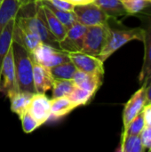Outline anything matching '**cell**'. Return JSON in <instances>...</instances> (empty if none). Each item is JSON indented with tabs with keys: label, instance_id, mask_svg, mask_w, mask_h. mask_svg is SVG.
Returning a JSON list of instances; mask_svg holds the SVG:
<instances>
[{
	"label": "cell",
	"instance_id": "d4e9b609",
	"mask_svg": "<svg viewBox=\"0 0 151 152\" xmlns=\"http://www.w3.org/2000/svg\"><path fill=\"white\" fill-rule=\"evenodd\" d=\"M41 3V2H40ZM43 4V3H41ZM44 5H46L53 13L54 15L59 19V20L69 29L70 27H72L77 21V15L75 14V12L73 11H63V10H60L57 9L50 4H43Z\"/></svg>",
	"mask_w": 151,
	"mask_h": 152
},
{
	"label": "cell",
	"instance_id": "277c9868",
	"mask_svg": "<svg viewBox=\"0 0 151 152\" xmlns=\"http://www.w3.org/2000/svg\"><path fill=\"white\" fill-rule=\"evenodd\" d=\"M30 56L32 61L47 68H53L59 64L70 61L68 52L44 43H41L30 53Z\"/></svg>",
	"mask_w": 151,
	"mask_h": 152
},
{
	"label": "cell",
	"instance_id": "ffe728a7",
	"mask_svg": "<svg viewBox=\"0 0 151 152\" xmlns=\"http://www.w3.org/2000/svg\"><path fill=\"white\" fill-rule=\"evenodd\" d=\"M94 3L101 7L110 19L128 15L121 0H94Z\"/></svg>",
	"mask_w": 151,
	"mask_h": 152
},
{
	"label": "cell",
	"instance_id": "9c48e42d",
	"mask_svg": "<svg viewBox=\"0 0 151 152\" xmlns=\"http://www.w3.org/2000/svg\"><path fill=\"white\" fill-rule=\"evenodd\" d=\"M86 29V26L77 21L72 27L68 29L64 38L59 42L60 48L68 53L81 52Z\"/></svg>",
	"mask_w": 151,
	"mask_h": 152
},
{
	"label": "cell",
	"instance_id": "3957f363",
	"mask_svg": "<svg viewBox=\"0 0 151 152\" xmlns=\"http://www.w3.org/2000/svg\"><path fill=\"white\" fill-rule=\"evenodd\" d=\"M109 29V23L87 27L81 52L98 57L107 42Z\"/></svg>",
	"mask_w": 151,
	"mask_h": 152
},
{
	"label": "cell",
	"instance_id": "5b68a950",
	"mask_svg": "<svg viewBox=\"0 0 151 152\" xmlns=\"http://www.w3.org/2000/svg\"><path fill=\"white\" fill-rule=\"evenodd\" d=\"M73 12L77 15V21L86 27L108 24L110 19L109 15L94 2L76 4Z\"/></svg>",
	"mask_w": 151,
	"mask_h": 152
},
{
	"label": "cell",
	"instance_id": "4fadbf2b",
	"mask_svg": "<svg viewBox=\"0 0 151 152\" xmlns=\"http://www.w3.org/2000/svg\"><path fill=\"white\" fill-rule=\"evenodd\" d=\"M53 81L50 68L33 61V83L36 93L44 94L53 87Z\"/></svg>",
	"mask_w": 151,
	"mask_h": 152
},
{
	"label": "cell",
	"instance_id": "7402d4cb",
	"mask_svg": "<svg viewBox=\"0 0 151 152\" xmlns=\"http://www.w3.org/2000/svg\"><path fill=\"white\" fill-rule=\"evenodd\" d=\"M50 71L54 79H73L77 68L73 62L68 61L50 68Z\"/></svg>",
	"mask_w": 151,
	"mask_h": 152
},
{
	"label": "cell",
	"instance_id": "f546056e",
	"mask_svg": "<svg viewBox=\"0 0 151 152\" xmlns=\"http://www.w3.org/2000/svg\"><path fill=\"white\" fill-rule=\"evenodd\" d=\"M141 136L145 149L151 151V126H145L143 131L141 134Z\"/></svg>",
	"mask_w": 151,
	"mask_h": 152
},
{
	"label": "cell",
	"instance_id": "836d02e7",
	"mask_svg": "<svg viewBox=\"0 0 151 152\" xmlns=\"http://www.w3.org/2000/svg\"><path fill=\"white\" fill-rule=\"evenodd\" d=\"M20 3L21 5H26V4H29L32 3H36L38 0H17Z\"/></svg>",
	"mask_w": 151,
	"mask_h": 152
},
{
	"label": "cell",
	"instance_id": "7c38bea8",
	"mask_svg": "<svg viewBox=\"0 0 151 152\" xmlns=\"http://www.w3.org/2000/svg\"><path fill=\"white\" fill-rule=\"evenodd\" d=\"M12 41L20 45L29 53H32L42 43L39 37L36 33L32 32L31 30L26 28H23L18 25L16 21H15L14 28H13Z\"/></svg>",
	"mask_w": 151,
	"mask_h": 152
},
{
	"label": "cell",
	"instance_id": "4dcf8cb0",
	"mask_svg": "<svg viewBox=\"0 0 151 152\" xmlns=\"http://www.w3.org/2000/svg\"><path fill=\"white\" fill-rule=\"evenodd\" d=\"M142 112L145 119V126H151V103L146 104L144 106Z\"/></svg>",
	"mask_w": 151,
	"mask_h": 152
},
{
	"label": "cell",
	"instance_id": "5bb4252c",
	"mask_svg": "<svg viewBox=\"0 0 151 152\" xmlns=\"http://www.w3.org/2000/svg\"><path fill=\"white\" fill-rule=\"evenodd\" d=\"M102 75L88 74L79 69H77L72 80L76 86L87 90L95 94V93L98 91V89L102 84Z\"/></svg>",
	"mask_w": 151,
	"mask_h": 152
},
{
	"label": "cell",
	"instance_id": "ba28073f",
	"mask_svg": "<svg viewBox=\"0 0 151 152\" xmlns=\"http://www.w3.org/2000/svg\"><path fill=\"white\" fill-rule=\"evenodd\" d=\"M146 83L142 84L141 88L138 89L125 104L123 110L124 129L138 114L142 111L144 106L146 105Z\"/></svg>",
	"mask_w": 151,
	"mask_h": 152
},
{
	"label": "cell",
	"instance_id": "d590c367",
	"mask_svg": "<svg viewBox=\"0 0 151 152\" xmlns=\"http://www.w3.org/2000/svg\"><path fill=\"white\" fill-rule=\"evenodd\" d=\"M3 2V0H0V4H1V3Z\"/></svg>",
	"mask_w": 151,
	"mask_h": 152
},
{
	"label": "cell",
	"instance_id": "d6a6232c",
	"mask_svg": "<svg viewBox=\"0 0 151 152\" xmlns=\"http://www.w3.org/2000/svg\"><path fill=\"white\" fill-rule=\"evenodd\" d=\"M70 3H72L73 4H88V3H92L94 2V0H67Z\"/></svg>",
	"mask_w": 151,
	"mask_h": 152
},
{
	"label": "cell",
	"instance_id": "484cf974",
	"mask_svg": "<svg viewBox=\"0 0 151 152\" xmlns=\"http://www.w3.org/2000/svg\"><path fill=\"white\" fill-rule=\"evenodd\" d=\"M144 127H145V119H144L143 112L142 111L129 123V125L125 129H123L122 136L140 135L143 131Z\"/></svg>",
	"mask_w": 151,
	"mask_h": 152
},
{
	"label": "cell",
	"instance_id": "1f68e13d",
	"mask_svg": "<svg viewBox=\"0 0 151 152\" xmlns=\"http://www.w3.org/2000/svg\"><path fill=\"white\" fill-rule=\"evenodd\" d=\"M151 103V79L146 86V104Z\"/></svg>",
	"mask_w": 151,
	"mask_h": 152
},
{
	"label": "cell",
	"instance_id": "ac0fdd59",
	"mask_svg": "<svg viewBox=\"0 0 151 152\" xmlns=\"http://www.w3.org/2000/svg\"><path fill=\"white\" fill-rule=\"evenodd\" d=\"M14 24H15V17L9 20V21L4 25V28L0 33V69L5 54L7 53V52L12 46Z\"/></svg>",
	"mask_w": 151,
	"mask_h": 152
},
{
	"label": "cell",
	"instance_id": "603a6c76",
	"mask_svg": "<svg viewBox=\"0 0 151 152\" xmlns=\"http://www.w3.org/2000/svg\"><path fill=\"white\" fill-rule=\"evenodd\" d=\"M72 79H54L53 84V98L68 96L75 88Z\"/></svg>",
	"mask_w": 151,
	"mask_h": 152
},
{
	"label": "cell",
	"instance_id": "e0dca14e",
	"mask_svg": "<svg viewBox=\"0 0 151 152\" xmlns=\"http://www.w3.org/2000/svg\"><path fill=\"white\" fill-rule=\"evenodd\" d=\"M34 93L30 92H16L10 97L11 110L13 113L17 114L19 117L28 110L29 102L32 99Z\"/></svg>",
	"mask_w": 151,
	"mask_h": 152
},
{
	"label": "cell",
	"instance_id": "83f0119b",
	"mask_svg": "<svg viewBox=\"0 0 151 152\" xmlns=\"http://www.w3.org/2000/svg\"><path fill=\"white\" fill-rule=\"evenodd\" d=\"M20 118L21 121L22 130L25 134H30L38 126H40V124L28 112V110L22 113L20 116Z\"/></svg>",
	"mask_w": 151,
	"mask_h": 152
},
{
	"label": "cell",
	"instance_id": "f1b7e54d",
	"mask_svg": "<svg viewBox=\"0 0 151 152\" xmlns=\"http://www.w3.org/2000/svg\"><path fill=\"white\" fill-rule=\"evenodd\" d=\"M43 4H50L57 9L63 11H73L75 4L67 0H38Z\"/></svg>",
	"mask_w": 151,
	"mask_h": 152
},
{
	"label": "cell",
	"instance_id": "8992f818",
	"mask_svg": "<svg viewBox=\"0 0 151 152\" xmlns=\"http://www.w3.org/2000/svg\"><path fill=\"white\" fill-rule=\"evenodd\" d=\"M0 92H3L7 97H10L14 93L19 92L16 82L15 66L12 46L5 54L2 62L0 72Z\"/></svg>",
	"mask_w": 151,
	"mask_h": 152
},
{
	"label": "cell",
	"instance_id": "4316f807",
	"mask_svg": "<svg viewBox=\"0 0 151 152\" xmlns=\"http://www.w3.org/2000/svg\"><path fill=\"white\" fill-rule=\"evenodd\" d=\"M121 2L128 15L136 14L150 4L146 0H121Z\"/></svg>",
	"mask_w": 151,
	"mask_h": 152
},
{
	"label": "cell",
	"instance_id": "52a82bcc",
	"mask_svg": "<svg viewBox=\"0 0 151 152\" xmlns=\"http://www.w3.org/2000/svg\"><path fill=\"white\" fill-rule=\"evenodd\" d=\"M69 60L76 66L77 69L88 74L104 75L103 61L98 57L85 53L83 52L69 53Z\"/></svg>",
	"mask_w": 151,
	"mask_h": 152
},
{
	"label": "cell",
	"instance_id": "7a4b0ae2",
	"mask_svg": "<svg viewBox=\"0 0 151 152\" xmlns=\"http://www.w3.org/2000/svg\"><path fill=\"white\" fill-rule=\"evenodd\" d=\"M144 28H112L110 27L107 42L99 54L98 58L103 62L110 57L116 51L121 48L123 45L133 40H139L143 42L144 40Z\"/></svg>",
	"mask_w": 151,
	"mask_h": 152
},
{
	"label": "cell",
	"instance_id": "8fae6325",
	"mask_svg": "<svg viewBox=\"0 0 151 152\" xmlns=\"http://www.w3.org/2000/svg\"><path fill=\"white\" fill-rule=\"evenodd\" d=\"M144 31V59L138 78L141 85L145 83L148 84L151 79V16L148 18Z\"/></svg>",
	"mask_w": 151,
	"mask_h": 152
},
{
	"label": "cell",
	"instance_id": "6da1fadb",
	"mask_svg": "<svg viewBox=\"0 0 151 152\" xmlns=\"http://www.w3.org/2000/svg\"><path fill=\"white\" fill-rule=\"evenodd\" d=\"M12 48L18 91L36 94L33 83V61L30 53L14 41L12 43Z\"/></svg>",
	"mask_w": 151,
	"mask_h": 152
},
{
	"label": "cell",
	"instance_id": "44dd1931",
	"mask_svg": "<svg viewBox=\"0 0 151 152\" xmlns=\"http://www.w3.org/2000/svg\"><path fill=\"white\" fill-rule=\"evenodd\" d=\"M118 151L121 152H144L146 151L141 134L121 136V143Z\"/></svg>",
	"mask_w": 151,
	"mask_h": 152
},
{
	"label": "cell",
	"instance_id": "8d00e7d4",
	"mask_svg": "<svg viewBox=\"0 0 151 152\" xmlns=\"http://www.w3.org/2000/svg\"><path fill=\"white\" fill-rule=\"evenodd\" d=\"M0 72H1V69H0Z\"/></svg>",
	"mask_w": 151,
	"mask_h": 152
},
{
	"label": "cell",
	"instance_id": "2e32d148",
	"mask_svg": "<svg viewBox=\"0 0 151 152\" xmlns=\"http://www.w3.org/2000/svg\"><path fill=\"white\" fill-rule=\"evenodd\" d=\"M42 5H43L46 23H47V26H48L51 33L54 36V37L56 38V40L58 42L61 41L64 38V37L66 36L68 28L59 20V19L54 15V13L46 5H44L43 4H42Z\"/></svg>",
	"mask_w": 151,
	"mask_h": 152
},
{
	"label": "cell",
	"instance_id": "9a60e30c",
	"mask_svg": "<svg viewBox=\"0 0 151 152\" xmlns=\"http://www.w3.org/2000/svg\"><path fill=\"white\" fill-rule=\"evenodd\" d=\"M76 108L68 96L53 98L51 100V115L49 119H58L65 117Z\"/></svg>",
	"mask_w": 151,
	"mask_h": 152
},
{
	"label": "cell",
	"instance_id": "e575fe53",
	"mask_svg": "<svg viewBox=\"0 0 151 152\" xmlns=\"http://www.w3.org/2000/svg\"><path fill=\"white\" fill-rule=\"evenodd\" d=\"M146 1H147L150 4H151V0H146Z\"/></svg>",
	"mask_w": 151,
	"mask_h": 152
},
{
	"label": "cell",
	"instance_id": "cb8c5ba5",
	"mask_svg": "<svg viewBox=\"0 0 151 152\" xmlns=\"http://www.w3.org/2000/svg\"><path fill=\"white\" fill-rule=\"evenodd\" d=\"M93 95L94 94L87 90H85L78 86H75V88L68 95V97L71 101V102L77 108L82 105H86L93 97Z\"/></svg>",
	"mask_w": 151,
	"mask_h": 152
},
{
	"label": "cell",
	"instance_id": "30bf717a",
	"mask_svg": "<svg viewBox=\"0 0 151 152\" xmlns=\"http://www.w3.org/2000/svg\"><path fill=\"white\" fill-rule=\"evenodd\" d=\"M28 112L41 125L50 118L51 100L44 94L36 93L29 102Z\"/></svg>",
	"mask_w": 151,
	"mask_h": 152
},
{
	"label": "cell",
	"instance_id": "d6986e66",
	"mask_svg": "<svg viewBox=\"0 0 151 152\" xmlns=\"http://www.w3.org/2000/svg\"><path fill=\"white\" fill-rule=\"evenodd\" d=\"M20 6L17 0H3L0 4V33L9 20L16 17Z\"/></svg>",
	"mask_w": 151,
	"mask_h": 152
}]
</instances>
